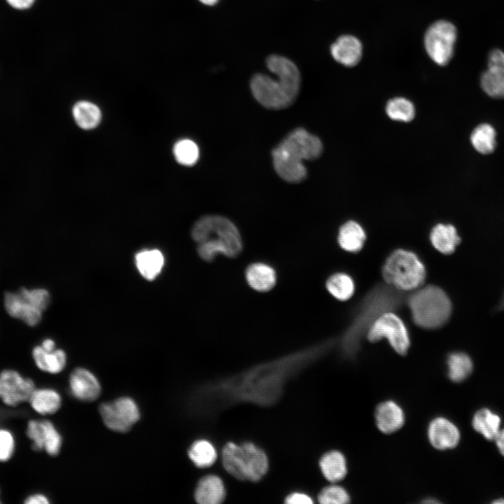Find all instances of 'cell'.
I'll return each mask as SVG.
<instances>
[{
  "label": "cell",
  "mask_w": 504,
  "mask_h": 504,
  "mask_svg": "<svg viewBox=\"0 0 504 504\" xmlns=\"http://www.w3.org/2000/svg\"><path fill=\"white\" fill-rule=\"evenodd\" d=\"M480 85L489 96L504 98V51L491 50L487 57V68L481 75Z\"/></svg>",
  "instance_id": "cell-13"
},
{
  "label": "cell",
  "mask_w": 504,
  "mask_h": 504,
  "mask_svg": "<svg viewBox=\"0 0 504 504\" xmlns=\"http://www.w3.org/2000/svg\"><path fill=\"white\" fill-rule=\"evenodd\" d=\"M430 239L432 245L439 252L447 255L453 253L461 241L454 225L442 223L433 227Z\"/></svg>",
  "instance_id": "cell-25"
},
{
  "label": "cell",
  "mask_w": 504,
  "mask_h": 504,
  "mask_svg": "<svg viewBox=\"0 0 504 504\" xmlns=\"http://www.w3.org/2000/svg\"><path fill=\"white\" fill-rule=\"evenodd\" d=\"M500 416L489 408H481L473 415L472 426L474 430L488 440H494L500 428Z\"/></svg>",
  "instance_id": "cell-27"
},
{
  "label": "cell",
  "mask_w": 504,
  "mask_h": 504,
  "mask_svg": "<svg viewBox=\"0 0 504 504\" xmlns=\"http://www.w3.org/2000/svg\"><path fill=\"white\" fill-rule=\"evenodd\" d=\"M319 466L324 477L332 483L342 480L348 471L346 459L337 450L324 454L319 461Z\"/></svg>",
  "instance_id": "cell-21"
},
{
  "label": "cell",
  "mask_w": 504,
  "mask_h": 504,
  "mask_svg": "<svg viewBox=\"0 0 504 504\" xmlns=\"http://www.w3.org/2000/svg\"><path fill=\"white\" fill-rule=\"evenodd\" d=\"M72 115L77 125L87 130L95 128L102 119L100 108L85 100L78 101L74 105Z\"/></svg>",
  "instance_id": "cell-28"
},
{
  "label": "cell",
  "mask_w": 504,
  "mask_h": 504,
  "mask_svg": "<svg viewBox=\"0 0 504 504\" xmlns=\"http://www.w3.org/2000/svg\"><path fill=\"white\" fill-rule=\"evenodd\" d=\"M492 503H495V504H504V498H498V499H496L495 500L492 501Z\"/></svg>",
  "instance_id": "cell-44"
},
{
  "label": "cell",
  "mask_w": 504,
  "mask_h": 504,
  "mask_svg": "<svg viewBox=\"0 0 504 504\" xmlns=\"http://www.w3.org/2000/svg\"><path fill=\"white\" fill-rule=\"evenodd\" d=\"M2 503V501H1V491H0V503Z\"/></svg>",
  "instance_id": "cell-45"
},
{
  "label": "cell",
  "mask_w": 504,
  "mask_h": 504,
  "mask_svg": "<svg viewBox=\"0 0 504 504\" xmlns=\"http://www.w3.org/2000/svg\"><path fill=\"white\" fill-rule=\"evenodd\" d=\"M326 285L328 292L340 301L349 300L354 293V280L345 273L339 272L331 275Z\"/></svg>",
  "instance_id": "cell-31"
},
{
  "label": "cell",
  "mask_w": 504,
  "mask_h": 504,
  "mask_svg": "<svg viewBox=\"0 0 504 504\" xmlns=\"http://www.w3.org/2000/svg\"><path fill=\"white\" fill-rule=\"evenodd\" d=\"M199 1H200L202 4H203L206 5V6H214V5H216V4H218V2L220 0H199Z\"/></svg>",
  "instance_id": "cell-43"
},
{
  "label": "cell",
  "mask_w": 504,
  "mask_h": 504,
  "mask_svg": "<svg viewBox=\"0 0 504 504\" xmlns=\"http://www.w3.org/2000/svg\"><path fill=\"white\" fill-rule=\"evenodd\" d=\"M31 355L36 366L50 374L59 373L66 363V356L62 349L48 351L38 345L33 348Z\"/></svg>",
  "instance_id": "cell-20"
},
{
  "label": "cell",
  "mask_w": 504,
  "mask_h": 504,
  "mask_svg": "<svg viewBox=\"0 0 504 504\" xmlns=\"http://www.w3.org/2000/svg\"><path fill=\"white\" fill-rule=\"evenodd\" d=\"M23 503L24 504H48L50 500L44 494L36 493L27 496Z\"/></svg>",
  "instance_id": "cell-39"
},
{
  "label": "cell",
  "mask_w": 504,
  "mask_h": 504,
  "mask_svg": "<svg viewBox=\"0 0 504 504\" xmlns=\"http://www.w3.org/2000/svg\"><path fill=\"white\" fill-rule=\"evenodd\" d=\"M188 456L197 467L203 468L214 464L217 458V452L210 442L199 440L190 447Z\"/></svg>",
  "instance_id": "cell-30"
},
{
  "label": "cell",
  "mask_w": 504,
  "mask_h": 504,
  "mask_svg": "<svg viewBox=\"0 0 504 504\" xmlns=\"http://www.w3.org/2000/svg\"><path fill=\"white\" fill-rule=\"evenodd\" d=\"M28 402L36 413L41 415L52 414L61 407L62 398L59 393L49 388H36Z\"/></svg>",
  "instance_id": "cell-22"
},
{
  "label": "cell",
  "mask_w": 504,
  "mask_h": 504,
  "mask_svg": "<svg viewBox=\"0 0 504 504\" xmlns=\"http://www.w3.org/2000/svg\"><path fill=\"white\" fill-rule=\"evenodd\" d=\"M15 440L11 431L0 428V462L9 461L14 454Z\"/></svg>",
  "instance_id": "cell-37"
},
{
  "label": "cell",
  "mask_w": 504,
  "mask_h": 504,
  "mask_svg": "<svg viewBox=\"0 0 504 504\" xmlns=\"http://www.w3.org/2000/svg\"><path fill=\"white\" fill-rule=\"evenodd\" d=\"M366 234L361 225L354 220L344 223L339 230L338 243L344 251L358 252L363 248Z\"/></svg>",
  "instance_id": "cell-26"
},
{
  "label": "cell",
  "mask_w": 504,
  "mask_h": 504,
  "mask_svg": "<svg viewBox=\"0 0 504 504\" xmlns=\"http://www.w3.org/2000/svg\"><path fill=\"white\" fill-rule=\"evenodd\" d=\"M494 440L499 452L504 456V428L500 430Z\"/></svg>",
  "instance_id": "cell-41"
},
{
  "label": "cell",
  "mask_w": 504,
  "mask_h": 504,
  "mask_svg": "<svg viewBox=\"0 0 504 504\" xmlns=\"http://www.w3.org/2000/svg\"><path fill=\"white\" fill-rule=\"evenodd\" d=\"M225 489L222 479L215 475H207L198 482L195 500L200 504H218L223 501Z\"/></svg>",
  "instance_id": "cell-19"
},
{
  "label": "cell",
  "mask_w": 504,
  "mask_h": 504,
  "mask_svg": "<svg viewBox=\"0 0 504 504\" xmlns=\"http://www.w3.org/2000/svg\"><path fill=\"white\" fill-rule=\"evenodd\" d=\"M374 417L378 429L385 434L398 430L405 420L402 407L393 400L379 403L375 410Z\"/></svg>",
  "instance_id": "cell-18"
},
{
  "label": "cell",
  "mask_w": 504,
  "mask_h": 504,
  "mask_svg": "<svg viewBox=\"0 0 504 504\" xmlns=\"http://www.w3.org/2000/svg\"><path fill=\"white\" fill-rule=\"evenodd\" d=\"M35 388L34 380L17 370L5 369L0 372V400L8 407L28 402Z\"/></svg>",
  "instance_id": "cell-11"
},
{
  "label": "cell",
  "mask_w": 504,
  "mask_h": 504,
  "mask_svg": "<svg viewBox=\"0 0 504 504\" xmlns=\"http://www.w3.org/2000/svg\"><path fill=\"white\" fill-rule=\"evenodd\" d=\"M266 65L276 78L256 74L251 80V92L255 99L267 108H285L293 104L300 91V71L293 61L278 55L268 56Z\"/></svg>",
  "instance_id": "cell-1"
},
{
  "label": "cell",
  "mask_w": 504,
  "mask_h": 504,
  "mask_svg": "<svg viewBox=\"0 0 504 504\" xmlns=\"http://www.w3.org/2000/svg\"><path fill=\"white\" fill-rule=\"evenodd\" d=\"M191 236L198 244L206 240L223 243L230 257H234L241 250L240 234L229 219L216 215L205 216L196 221L192 227Z\"/></svg>",
  "instance_id": "cell-7"
},
{
  "label": "cell",
  "mask_w": 504,
  "mask_h": 504,
  "mask_svg": "<svg viewBox=\"0 0 504 504\" xmlns=\"http://www.w3.org/2000/svg\"><path fill=\"white\" fill-rule=\"evenodd\" d=\"M388 117L394 120L410 122L415 115L414 104L404 97H395L390 99L386 107Z\"/></svg>",
  "instance_id": "cell-33"
},
{
  "label": "cell",
  "mask_w": 504,
  "mask_h": 504,
  "mask_svg": "<svg viewBox=\"0 0 504 504\" xmlns=\"http://www.w3.org/2000/svg\"><path fill=\"white\" fill-rule=\"evenodd\" d=\"M322 152L323 144L318 137L304 128H297L273 149L274 169L287 182H301L307 174L303 160H315Z\"/></svg>",
  "instance_id": "cell-3"
},
{
  "label": "cell",
  "mask_w": 504,
  "mask_h": 504,
  "mask_svg": "<svg viewBox=\"0 0 504 504\" xmlns=\"http://www.w3.org/2000/svg\"><path fill=\"white\" fill-rule=\"evenodd\" d=\"M99 412L105 426L119 433L129 431L140 418L137 405L129 397H121L102 403L99 407Z\"/></svg>",
  "instance_id": "cell-10"
},
{
  "label": "cell",
  "mask_w": 504,
  "mask_h": 504,
  "mask_svg": "<svg viewBox=\"0 0 504 504\" xmlns=\"http://www.w3.org/2000/svg\"><path fill=\"white\" fill-rule=\"evenodd\" d=\"M4 304L11 317L22 321L29 326L34 327L41 321L43 312L29 298L24 288L17 292H6Z\"/></svg>",
  "instance_id": "cell-14"
},
{
  "label": "cell",
  "mask_w": 504,
  "mask_h": 504,
  "mask_svg": "<svg viewBox=\"0 0 504 504\" xmlns=\"http://www.w3.org/2000/svg\"><path fill=\"white\" fill-rule=\"evenodd\" d=\"M447 374L454 382H461L467 379L473 369L470 357L463 352H453L447 360Z\"/></svg>",
  "instance_id": "cell-29"
},
{
  "label": "cell",
  "mask_w": 504,
  "mask_h": 504,
  "mask_svg": "<svg viewBox=\"0 0 504 504\" xmlns=\"http://www.w3.org/2000/svg\"><path fill=\"white\" fill-rule=\"evenodd\" d=\"M69 387L75 398L85 402L95 400L101 393L98 379L91 372L82 368H76L70 374Z\"/></svg>",
  "instance_id": "cell-17"
},
{
  "label": "cell",
  "mask_w": 504,
  "mask_h": 504,
  "mask_svg": "<svg viewBox=\"0 0 504 504\" xmlns=\"http://www.w3.org/2000/svg\"><path fill=\"white\" fill-rule=\"evenodd\" d=\"M427 435L430 444L439 450L456 447L461 438L458 427L451 421L442 416L436 417L430 422Z\"/></svg>",
  "instance_id": "cell-15"
},
{
  "label": "cell",
  "mask_w": 504,
  "mask_h": 504,
  "mask_svg": "<svg viewBox=\"0 0 504 504\" xmlns=\"http://www.w3.org/2000/svg\"><path fill=\"white\" fill-rule=\"evenodd\" d=\"M318 500L321 504H346L349 503L350 496L344 487L332 484L320 491Z\"/></svg>",
  "instance_id": "cell-35"
},
{
  "label": "cell",
  "mask_w": 504,
  "mask_h": 504,
  "mask_svg": "<svg viewBox=\"0 0 504 504\" xmlns=\"http://www.w3.org/2000/svg\"><path fill=\"white\" fill-rule=\"evenodd\" d=\"M173 153L178 163L184 166L195 164L200 155L196 143L188 139H183L175 143Z\"/></svg>",
  "instance_id": "cell-34"
},
{
  "label": "cell",
  "mask_w": 504,
  "mask_h": 504,
  "mask_svg": "<svg viewBox=\"0 0 504 504\" xmlns=\"http://www.w3.org/2000/svg\"><path fill=\"white\" fill-rule=\"evenodd\" d=\"M222 461L225 470L241 480L258 481L268 470L266 454L251 442H227L222 451Z\"/></svg>",
  "instance_id": "cell-5"
},
{
  "label": "cell",
  "mask_w": 504,
  "mask_h": 504,
  "mask_svg": "<svg viewBox=\"0 0 504 504\" xmlns=\"http://www.w3.org/2000/svg\"><path fill=\"white\" fill-rule=\"evenodd\" d=\"M363 47L359 38L351 34H343L333 42L330 48L332 58L346 67L357 65L363 57Z\"/></svg>",
  "instance_id": "cell-16"
},
{
  "label": "cell",
  "mask_w": 504,
  "mask_h": 504,
  "mask_svg": "<svg viewBox=\"0 0 504 504\" xmlns=\"http://www.w3.org/2000/svg\"><path fill=\"white\" fill-rule=\"evenodd\" d=\"M248 285L258 291H267L274 287L276 276L274 270L267 264L255 262L246 270Z\"/></svg>",
  "instance_id": "cell-24"
},
{
  "label": "cell",
  "mask_w": 504,
  "mask_h": 504,
  "mask_svg": "<svg viewBox=\"0 0 504 504\" xmlns=\"http://www.w3.org/2000/svg\"><path fill=\"white\" fill-rule=\"evenodd\" d=\"M7 3L17 10H26L29 8L35 0H6Z\"/></svg>",
  "instance_id": "cell-40"
},
{
  "label": "cell",
  "mask_w": 504,
  "mask_h": 504,
  "mask_svg": "<svg viewBox=\"0 0 504 504\" xmlns=\"http://www.w3.org/2000/svg\"><path fill=\"white\" fill-rule=\"evenodd\" d=\"M197 253L200 257L206 260H212L218 254L230 257L227 247L221 242L206 240L199 244Z\"/></svg>",
  "instance_id": "cell-36"
},
{
  "label": "cell",
  "mask_w": 504,
  "mask_h": 504,
  "mask_svg": "<svg viewBox=\"0 0 504 504\" xmlns=\"http://www.w3.org/2000/svg\"><path fill=\"white\" fill-rule=\"evenodd\" d=\"M457 38V28L451 22L439 20L433 22L424 36L428 56L436 64L446 66L453 58Z\"/></svg>",
  "instance_id": "cell-8"
},
{
  "label": "cell",
  "mask_w": 504,
  "mask_h": 504,
  "mask_svg": "<svg viewBox=\"0 0 504 504\" xmlns=\"http://www.w3.org/2000/svg\"><path fill=\"white\" fill-rule=\"evenodd\" d=\"M366 337L371 342L386 338L394 351L402 356L407 353L410 346L405 325L392 311L379 316L368 330Z\"/></svg>",
  "instance_id": "cell-9"
},
{
  "label": "cell",
  "mask_w": 504,
  "mask_h": 504,
  "mask_svg": "<svg viewBox=\"0 0 504 504\" xmlns=\"http://www.w3.org/2000/svg\"><path fill=\"white\" fill-rule=\"evenodd\" d=\"M496 131L489 124L479 125L472 131L470 141L475 149L482 154H489L496 147Z\"/></svg>",
  "instance_id": "cell-32"
},
{
  "label": "cell",
  "mask_w": 504,
  "mask_h": 504,
  "mask_svg": "<svg viewBox=\"0 0 504 504\" xmlns=\"http://www.w3.org/2000/svg\"><path fill=\"white\" fill-rule=\"evenodd\" d=\"M285 502L288 504H311L313 500L307 494L296 492L288 495Z\"/></svg>",
  "instance_id": "cell-38"
},
{
  "label": "cell",
  "mask_w": 504,
  "mask_h": 504,
  "mask_svg": "<svg viewBox=\"0 0 504 504\" xmlns=\"http://www.w3.org/2000/svg\"><path fill=\"white\" fill-rule=\"evenodd\" d=\"M382 273L386 284L401 291L417 289L426 278L425 266L418 256L400 248L388 256Z\"/></svg>",
  "instance_id": "cell-6"
},
{
  "label": "cell",
  "mask_w": 504,
  "mask_h": 504,
  "mask_svg": "<svg viewBox=\"0 0 504 504\" xmlns=\"http://www.w3.org/2000/svg\"><path fill=\"white\" fill-rule=\"evenodd\" d=\"M42 348L48 351H52L55 349V342L50 338L45 339L41 345Z\"/></svg>",
  "instance_id": "cell-42"
},
{
  "label": "cell",
  "mask_w": 504,
  "mask_h": 504,
  "mask_svg": "<svg viewBox=\"0 0 504 504\" xmlns=\"http://www.w3.org/2000/svg\"><path fill=\"white\" fill-rule=\"evenodd\" d=\"M413 321L425 329L444 326L451 314V302L440 287L428 285L412 293L407 300Z\"/></svg>",
  "instance_id": "cell-4"
},
{
  "label": "cell",
  "mask_w": 504,
  "mask_h": 504,
  "mask_svg": "<svg viewBox=\"0 0 504 504\" xmlns=\"http://www.w3.org/2000/svg\"><path fill=\"white\" fill-rule=\"evenodd\" d=\"M405 295L402 291L387 284L373 287L358 305L349 326L342 339V347L346 356H353L358 350L362 337L382 314L399 307Z\"/></svg>",
  "instance_id": "cell-2"
},
{
  "label": "cell",
  "mask_w": 504,
  "mask_h": 504,
  "mask_svg": "<svg viewBox=\"0 0 504 504\" xmlns=\"http://www.w3.org/2000/svg\"><path fill=\"white\" fill-rule=\"evenodd\" d=\"M164 263L162 253L158 249H145L135 255V264L141 275L148 281L155 279Z\"/></svg>",
  "instance_id": "cell-23"
},
{
  "label": "cell",
  "mask_w": 504,
  "mask_h": 504,
  "mask_svg": "<svg viewBox=\"0 0 504 504\" xmlns=\"http://www.w3.org/2000/svg\"><path fill=\"white\" fill-rule=\"evenodd\" d=\"M25 432L34 450H45L50 456L59 454L62 442V436L50 421L30 419Z\"/></svg>",
  "instance_id": "cell-12"
}]
</instances>
